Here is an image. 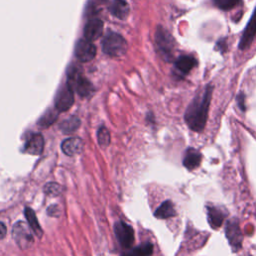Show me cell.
Listing matches in <instances>:
<instances>
[{
    "mask_svg": "<svg viewBox=\"0 0 256 256\" xmlns=\"http://www.w3.org/2000/svg\"><path fill=\"white\" fill-rule=\"evenodd\" d=\"M201 160H202L201 153L195 148L190 147L185 151L182 163H183V166L188 170H193L200 165Z\"/></svg>",
    "mask_w": 256,
    "mask_h": 256,
    "instance_id": "cell-16",
    "label": "cell"
},
{
    "mask_svg": "<svg viewBox=\"0 0 256 256\" xmlns=\"http://www.w3.org/2000/svg\"><path fill=\"white\" fill-rule=\"evenodd\" d=\"M97 139H98V143L101 147H103V148L107 147L110 143V133H109V131L105 127H101L98 130Z\"/></svg>",
    "mask_w": 256,
    "mask_h": 256,
    "instance_id": "cell-24",
    "label": "cell"
},
{
    "mask_svg": "<svg viewBox=\"0 0 256 256\" xmlns=\"http://www.w3.org/2000/svg\"><path fill=\"white\" fill-rule=\"evenodd\" d=\"M155 42L162 57L166 61H171L176 46L173 36L165 28L158 26L155 33Z\"/></svg>",
    "mask_w": 256,
    "mask_h": 256,
    "instance_id": "cell-2",
    "label": "cell"
},
{
    "mask_svg": "<svg viewBox=\"0 0 256 256\" xmlns=\"http://www.w3.org/2000/svg\"><path fill=\"white\" fill-rule=\"evenodd\" d=\"M62 151L67 156H75L83 151V141L78 137H70L65 139L61 144Z\"/></svg>",
    "mask_w": 256,
    "mask_h": 256,
    "instance_id": "cell-13",
    "label": "cell"
},
{
    "mask_svg": "<svg viewBox=\"0 0 256 256\" xmlns=\"http://www.w3.org/2000/svg\"><path fill=\"white\" fill-rule=\"evenodd\" d=\"M67 78V84L73 90H75L81 97H87L91 95V93L93 92L92 84L81 75V72L77 67L72 66L68 69Z\"/></svg>",
    "mask_w": 256,
    "mask_h": 256,
    "instance_id": "cell-3",
    "label": "cell"
},
{
    "mask_svg": "<svg viewBox=\"0 0 256 256\" xmlns=\"http://www.w3.org/2000/svg\"><path fill=\"white\" fill-rule=\"evenodd\" d=\"M212 92L213 85H205L203 90L199 91L192 99L184 113V120L187 126L194 132H202L206 126Z\"/></svg>",
    "mask_w": 256,
    "mask_h": 256,
    "instance_id": "cell-1",
    "label": "cell"
},
{
    "mask_svg": "<svg viewBox=\"0 0 256 256\" xmlns=\"http://www.w3.org/2000/svg\"><path fill=\"white\" fill-rule=\"evenodd\" d=\"M225 234L232 249L234 251L239 250L242 246L243 235H242L239 221L237 220V218H233L227 221L225 226Z\"/></svg>",
    "mask_w": 256,
    "mask_h": 256,
    "instance_id": "cell-6",
    "label": "cell"
},
{
    "mask_svg": "<svg viewBox=\"0 0 256 256\" xmlns=\"http://www.w3.org/2000/svg\"><path fill=\"white\" fill-rule=\"evenodd\" d=\"M6 232H7V230H6V226L4 225V223L0 222V239H2V238H4V237H5Z\"/></svg>",
    "mask_w": 256,
    "mask_h": 256,
    "instance_id": "cell-29",
    "label": "cell"
},
{
    "mask_svg": "<svg viewBox=\"0 0 256 256\" xmlns=\"http://www.w3.org/2000/svg\"><path fill=\"white\" fill-rule=\"evenodd\" d=\"M44 192L47 195L57 196L62 192V187L55 182H49L44 186Z\"/></svg>",
    "mask_w": 256,
    "mask_h": 256,
    "instance_id": "cell-25",
    "label": "cell"
},
{
    "mask_svg": "<svg viewBox=\"0 0 256 256\" xmlns=\"http://www.w3.org/2000/svg\"><path fill=\"white\" fill-rule=\"evenodd\" d=\"M47 213L50 216H54L57 217L60 214V208L58 205H51L48 209H47Z\"/></svg>",
    "mask_w": 256,
    "mask_h": 256,
    "instance_id": "cell-27",
    "label": "cell"
},
{
    "mask_svg": "<svg viewBox=\"0 0 256 256\" xmlns=\"http://www.w3.org/2000/svg\"><path fill=\"white\" fill-rule=\"evenodd\" d=\"M212 2L218 9L229 11L235 8L239 4L240 0H212Z\"/></svg>",
    "mask_w": 256,
    "mask_h": 256,
    "instance_id": "cell-23",
    "label": "cell"
},
{
    "mask_svg": "<svg viewBox=\"0 0 256 256\" xmlns=\"http://www.w3.org/2000/svg\"><path fill=\"white\" fill-rule=\"evenodd\" d=\"M80 126V120L78 117L76 116H72L66 120H64L61 124H60V129L62 130L63 133L65 134H69L74 132L78 127Z\"/></svg>",
    "mask_w": 256,
    "mask_h": 256,
    "instance_id": "cell-20",
    "label": "cell"
},
{
    "mask_svg": "<svg viewBox=\"0 0 256 256\" xmlns=\"http://www.w3.org/2000/svg\"><path fill=\"white\" fill-rule=\"evenodd\" d=\"M225 43H226V40H224V39H221L217 44H216V49H220L222 52L224 51V48H227V46L225 45Z\"/></svg>",
    "mask_w": 256,
    "mask_h": 256,
    "instance_id": "cell-28",
    "label": "cell"
},
{
    "mask_svg": "<svg viewBox=\"0 0 256 256\" xmlns=\"http://www.w3.org/2000/svg\"><path fill=\"white\" fill-rule=\"evenodd\" d=\"M32 232L33 230L31 229L29 224L23 221H18L13 226L12 235L17 245L22 249H26L30 247L34 241Z\"/></svg>",
    "mask_w": 256,
    "mask_h": 256,
    "instance_id": "cell-5",
    "label": "cell"
},
{
    "mask_svg": "<svg viewBox=\"0 0 256 256\" xmlns=\"http://www.w3.org/2000/svg\"><path fill=\"white\" fill-rule=\"evenodd\" d=\"M57 115H58V111L56 110H48L38 121V125L42 126V127H46L51 125L52 123L55 122V120L57 119Z\"/></svg>",
    "mask_w": 256,
    "mask_h": 256,
    "instance_id": "cell-21",
    "label": "cell"
},
{
    "mask_svg": "<svg viewBox=\"0 0 256 256\" xmlns=\"http://www.w3.org/2000/svg\"><path fill=\"white\" fill-rule=\"evenodd\" d=\"M103 31V22L100 19L89 20L84 27V37L85 39L93 42L97 40Z\"/></svg>",
    "mask_w": 256,
    "mask_h": 256,
    "instance_id": "cell-12",
    "label": "cell"
},
{
    "mask_svg": "<svg viewBox=\"0 0 256 256\" xmlns=\"http://www.w3.org/2000/svg\"><path fill=\"white\" fill-rule=\"evenodd\" d=\"M110 12L119 19H125L130 12L128 3L125 0H114L110 6Z\"/></svg>",
    "mask_w": 256,
    "mask_h": 256,
    "instance_id": "cell-17",
    "label": "cell"
},
{
    "mask_svg": "<svg viewBox=\"0 0 256 256\" xmlns=\"http://www.w3.org/2000/svg\"><path fill=\"white\" fill-rule=\"evenodd\" d=\"M207 216H208V221H209L210 226L213 229H218L222 225L225 217L227 216V212L221 208L216 207V206L208 205L207 206Z\"/></svg>",
    "mask_w": 256,
    "mask_h": 256,
    "instance_id": "cell-14",
    "label": "cell"
},
{
    "mask_svg": "<svg viewBox=\"0 0 256 256\" xmlns=\"http://www.w3.org/2000/svg\"><path fill=\"white\" fill-rule=\"evenodd\" d=\"M126 40L117 33L111 32L107 34L102 42L103 52L111 57H119L126 53L127 51Z\"/></svg>",
    "mask_w": 256,
    "mask_h": 256,
    "instance_id": "cell-4",
    "label": "cell"
},
{
    "mask_svg": "<svg viewBox=\"0 0 256 256\" xmlns=\"http://www.w3.org/2000/svg\"><path fill=\"white\" fill-rule=\"evenodd\" d=\"M24 215L26 217V220L29 224V226L31 227V229L33 230V233L37 236V237H41L42 234H43V231L41 229V226L38 222V219L36 217V214L35 212L33 211V209L29 208V207H26L25 210H24Z\"/></svg>",
    "mask_w": 256,
    "mask_h": 256,
    "instance_id": "cell-19",
    "label": "cell"
},
{
    "mask_svg": "<svg viewBox=\"0 0 256 256\" xmlns=\"http://www.w3.org/2000/svg\"><path fill=\"white\" fill-rule=\"evenodd\" d=\"M122 256H133V254L132 253H128V254H124Z\"/></svg>",
    "mask_w": 256,
    "mask_h": 256,
    "instance_id": "cell-30",
    "label": "cell"
},
{
    "mask_svg": "<svg viewBox=\"0 0 256 256\" xmlns=\"http://www.w3.org/2000/svg\"><path fill=\"white\" fill-rule=\"evenodd\" d=\"M256 37V6L254 8V11L246 25V27L243 30L242 36L240 38L238 48L240 50H246L248 49L252 42L254 41Z\"/></svg>",
    "mask_w": 256,
    "mask_h": 256,
    "instance_id": "cell-8",
    "label": "cell"
},
{
    "mask_svg": "<svg viewBox=\"0 0 256 256\" xmlns=\"http://www.w3.org/2000/svg\"><path fill=\"white\" fill-rule=\"evenodd\" d=\"M133 256H151L153 253V245L150 242H145L133 249Z\"/></svg>",
    "mask_w": 256,
    "mask_h": 256,
    "instance_id": "cell-22",
    "label": "cell"
},
{
    "mask_svg": "<svg viewBox=\"0 0 256 256\" xmlns=\"http://www.w3.org/2000/svg\"><path fill=\"white\" fill-rule=\"evenodd\" d=\"M96 55V47L95 45L87 40L80 39L75 46V56L80 62H88L91 61Z\"/></svg>",
    "mask_w": 256,
    "mask_h": 256,
    "instance_id": "cell-10",
    "label": "cell"
},
{
    "mask_svg": "<svg viewBox=\"0 0 256 256\" xmlns=\"http://www.w3.org/2000/svg\"><path fill=\"white\" fill-rule=\"evenodd\" d=\"M73 103H74L73 89L68 84H65L56 93L55 100H54L55 109L58 112H65L71 108Z\"/></svg>",
    "mask_w": 256,
    "mask_h": 256,
    "instance_id": "cell-7",
    "label": "cell"
},
{
    "mask_svg": "<svg viewBox=\"0 0 256 256\" xmlns=\"http://www.w3.org/2000/svg\"><path fill=\"white\" fill-rule=\"evenodd\" d=\"M43 146H44V139L42 135L32 134L25 143L24 151L32 155H39L43 151Z\"/></svg>",
    "mask_w": 256,
    "mask_h": 256,
    "instance_id": "cell-15",
    "label": "cell"
},
{
    "mask_svg": "<svg viewBox=\"0 0 256 256\" xmlns=\"http://www.w3.org/2000/svg\"><path fill=\"white\" fill-rule=\"evenodd\" d=\"M198 64L197 59L190 54L179 56L174 62V71L180 77H185Z\"/></svg>",
    "mask_w": 256,
    "mask_h": 256,
    "instance_id": "cell-11",
    "label": "cell"
},
{
    "mask_svg": "<svg viewBox=\"0 0 256 256\" xmlns=\"http://www.w3.org/2000/svg\"><path fill=\"white\" fill-rule=\"evenodd\" d=\"M114 232L118 242L124 248H129L132 246L134 242V231L130 225L119 221L114 226Z\"/></svg>",
    "mask_w": 256,
    "mask_h": 256,
    "instance_id": "cell-9",
    "label": "cell"
},
{
    "mask_svg": "<svg viewBox=\"0 0 256 256\" xmlns=\"http://www.w3.org/2000/svg\"><path fill=\"white\" fill-rule=\"evenodd\" d=\"M236 101H237V104L239 106V108L242 110V111H245L246 109V105H245V95L243 92H240L238 93L237 97H236Z\"/></svg>",
    "mask_w": 256,
    "mask_h": 256,
    "instance_id": "cell-26",
    "label": "cell"
},
{
    "mask_svg": "<svg viewBox=\"0 0 256 256\" xmlns=\"http://www.w3.org/2000/svg\"><path fill=\"white\" fill-rule=\"evenodd\" d=\"M155 217L159 219H168L176 215V210L174 204L171 200H166L161 203V205L155 210Z\"/></svg>",
    "mask_w": 256,
    "mask_h": 256,
    "instance_id": "cell-18",
    "label": "cell"
}]
</instances>
